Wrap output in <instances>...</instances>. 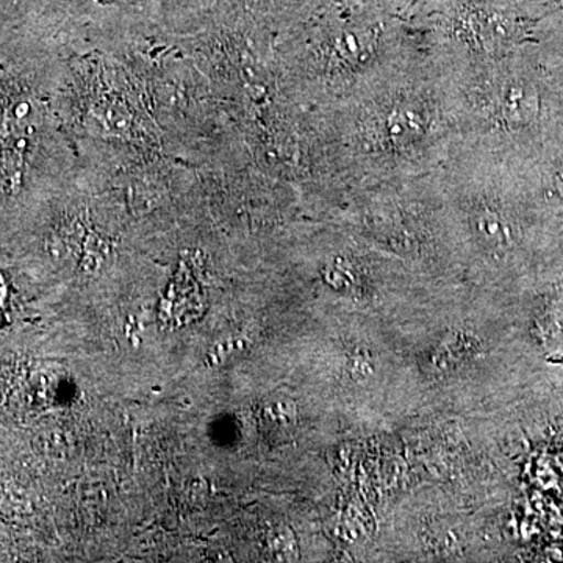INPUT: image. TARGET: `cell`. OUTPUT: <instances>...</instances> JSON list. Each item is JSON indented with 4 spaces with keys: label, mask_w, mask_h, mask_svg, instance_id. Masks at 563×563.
<instances>
[{
    "label": "cell",
    "mask_w": 563,
    "mask_h": 563,
    "mask_svg": "<svg viewBox=\"0 0 563 563\" xmlns=\"http://www.w3.org/2000/svg\"><path fill=\"white\" fill-rule=\"evenodd\" d=\"M5 295H7L5 279H3L2 274H0V303H2L3 299H5Z\"/></svg>",
    "instance_id": "5b68a950"
},
{
    "label": "cell",
    "mask_w": 563,
    "mask_h": 563,
    "mask_svg": "<svg viewBox=\"0 0 563 563\" xmlns=\"http://www.w3.org/2000/svg\"><path fill=\"white\" fill-rule=\"evenodd\" d=\"M52 38L18 22L0 35V214L46 198L65 174L60 69Z\"/></svg>",
    "instance_id": "6da1fadb"
},
{
    "label": "cell",
    "mask_w": 563,
    "mask_h": 563,
    "mask_svg": "<svg viewBox=\"0 0 563 563\" xmlns=\"http://www.w3.org/2000/svg\"><path fill=\"white\" fill-rule=\"evenodd\" d=\"M18 2H20V0H16V5H18Z\"/></svg>",
    "instance_id": "8992f818"
},
{
    "label": "cell",
    "mask_w": 563,
    "mask_h": 563,
    "mask_svg": "<svg viewBox=\"0 0 563 563\" xmlns=\"http://www.w3.org/2000/svg\"><path fill=\"white\" fill-rule=\"evenodd\" d=\"M101 5H133V3L152 2V0H91ZM84 7V0H20L16 5L18 16L24 24L44 33L55 35L62 25L76 16Z\"/></svg>",
    "instance_id": "7a4b0ae2"
},
{
    "label": "cell",
    "mask_w": 563,
    "mask_h": 563,
    "mask_svg": "<svg viewBox=\"0 0 563 563\" xmlns=\"http://www.w3.org/2000/svg\"><path fill=\"white\" fill-rule=\"evenodd\" d=\"M166 10L177 11L179 14L191 13L192 16H206L213 20L218 14L231 13V11L244 5L247 0H158Z\"/></svg>",
    "instance_id": "3957f363"
},
{
    "label": "cell",
    "mask_w": 563,
    "mask_h": 563,
    "mask_svg": "<svg viewBox=\"0 0 563 563\" xmlns=\"http://www.w3.org/2000/svg\"><path fill=\"white\" fill-rule=\"evenodd\" d=\"M18 24L16 0H0V35Z\"/></svg>",
    "instance_id": "277c9868"
}]
</instances>
